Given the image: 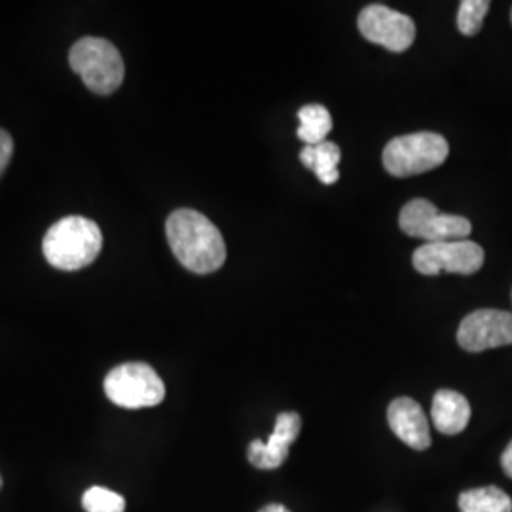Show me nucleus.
Masks as SVG:
<instances>
[{
    "mask_svg": "<svg viewBox=\"0 0 512 512\" xmlns=\"http://www.w3.org/2000/svg\"><path fill=\"white\" fill-rule=\"evenodd\" d=\"M103 387L110 403L128 410L158 406L165 399L164 382L147 363H124L112 368Z\"/></svg>",
    "mask_w": 512,
    "mask_h": 512,
    "instance_id": "5",
    "label": "nucleus"
},
{
    "mask_svg": "<svg viewBox=\"0 0 512 512\" xmlns=\"http://www.w3.org/2000/svg\"><path fill=\"white\" fill-rule=\"evenodd\" d=\"M298 120H300L298 139L304 141L306 147H313L327 141V135L332 129V116L327 107L317 103L306 105L298 110Z\"/></svg>",
    "mask_w": 512,
    "mask_h": 512,
    "instance_id": "14",
    "label": "nucleus"
},
{
    "mask_svg": "<svg viewBox=\"0 0 512 512\" xmlns=\"http://www.w3.org/2000/svg\"><path fill=\"white\" fill-rule=\"evenodd\" d=\"M511 21H512V10H511Z\"/></svg>",
    "mask_w": 512,
    "mask_h": 512,
    "instance_id": "22",
    "label": "nucleus"
},
{
    "mask_svg": "<svg viewBox=\"0 0 512 512\" xmlns=\"http://www.w3.org/2000/svg\"><path fill=\"white\" fill-rule=\"evenodd\" d=\"M461 512H512V499L495 486L467 490L459 495Z\"/></svg>",
    "mask_w": 512,
    "mask_h": 512,
    "instance_id": "15",
    "label": "nucleus"
},
{
    "mask_svg": "<svg viewBox=\"0 0 512 512\" xmlns=\"http://www.w3.org/2000/svg\"><path fill=\"white\" fill-rule=\"evenodd\" d=\"M387 423L391 431L414 450H427L431 446L429 421L420 404L408 397H399L387 408Z\"/></svg>",
    "mask_w": 512,
    "mask_h": 512,
    "instance_id": "11",
    "label": "nucleus"
},
{
    "mask_svg": "<svg viewBox=\"0 0 512 512\" xmlns=\"http://www.w3.org/2000/svg\"><path fill=\"white\" fill-rule=\"evenodd\" d=\"M458 344L471 353L511 346V311L476 310L469 313L459 325Z\"/></svg>",
    "mask_w": 512,
    "mask_h": 512,
    "instance_id": "9",
    "label": "nucleus"
},
{
    "mask_svg": "<svg viewBox=\"0 0 512 512\" xmlns=\"http://www.w3.org/2000/svg\"><path fill=\"white\" fill-rule=\"evenodd\" d=\"M167 243L175 258L194 274H213L226 262L219 228L194 209H177L165 222Z\"/></svg>",
    "mask_w": 512,
    "mask_h": 512,
    "instance_id": "1",
    "label": "nucleus"
},
{
    "mask_svg": "<svg viewBox=\"0 0 512 512\" xmlns=\"http://www.w3.org/2000/svg\"><path fill=\"white\" fill-rule=\"evenodd\" d=\"M0 488H2V476H0Z\"/></svg>",
    "mask_w": 512,
    "mask_h": 512,
    "instance_id": "21",
    "label": "nucleus"
},
{
    "mask_svg": "<svg viewBox=\"0 0 512 512\" xmlns=\"http://www.w3.org/2000/svg\"><path fill=\"white\" fill-rule=\"evenodd\" d=\"M69 63L86 88L97 95H110L124 82V59L105 38L86 37L74 42Z\"/></svg>",
    "mask_w": 512,
    "mask_h": 512,
    "instance_id": "3",
    "label": "nucleus"
},
{
    "mask_svg": "<svg viewBox=\"0 0 512 512\" xmlns=\"http://www.w3.org/2000/svg\"><path fill=\"white\" fill-rule=\"evenodd\" d=\"M103 249L101 228L86 217L57 220L42 239V251L50 266L76 272L90 266Z\"/></svg>",
    "mask_w": 512,
    "mask_h": 512,
    "instance_id": "2",
    "label": "nucleus"
},
{
    "mask_svg": "<svg viewBox=\"0 0 512 512\" xmlns=\"http://www.w3.org/2000/svg\"><path fill=\"white\" fill-rule=\"evenodd\" d=\"M258 512H291L285 505H279V503H272V505H266L264 509H260Z\"/></svg>",
    "mask_w": 512,
    "mask_h": 512,
    "instance_id": "20",
    "label": "nucleus"
},
{
    "mask_svg": "<svg viewBox=\"0 0 512 512\" xmlns=\"http://www.w3.org/2000/svg\"><path fill=\"white\" fill-rule=\"evenodd\" d=\"M12 154H14V139L10 137L8 131L0 129V177L4 175L6 167L10 164Z\"/></svg>",
    "mask_w": 512,
    "mask_h": 512,
    "instance_id": "18",
    "label": "nucleus"
},
{
    "mask_svg": "<svg viewBox=\"0 0 512 512\" xmlns=\"http://www.w3.org/2000/svg\"><path fill=\"white\" fill-rule=\"evenodd\" d=\"M342 152L336 143L323 141L313 147H304L300 152V162L311 169L317 179L323 184L338 183L340 173H338V164H340Z\"/></svg>",
    "mask_w": 512,
    "mask_h": 512,
    "instance_id": "13",
    "label": "nucleus"
},
{
    "mask_svg": "<svg viewBox=\"0 0 512 512\" xmlns=\"http://www.w3.org/2000/svg\"><path fill=\"white\" fill-rule=\"evenodd\" d=\"M302 429V420L296 412H283L275 418L274 433L268 442L253 440L247 448L249 463L260 471H275L287 458L294 440L298 439Z\"/></svg>",
    "mask_w": 512,
    "mask_h": 512,
    "instance_id": "10",
    "label": "nucleus"
},
{
    "mask_svg": "<svg viewBox=\"0 0 512 512\" xmlns=\"http://www.w3.org/2000/svg\"><path fill=\"white\" fill-rule=\"evenodd\" d=\"M412 264L423 275H473L484 266V249L469 239L425 243L416 249Z\"/></svg>",
    "mask_w": 512,
    "mask_h": 512,
    "instance_id": "7",
    "label": "nucleus"
},
{
    "mask_svg": "<svg viewBox=\"0 0 512 512\" xmlns=\"http://www.w3.org/2000/svg\"><path fill=\"white\" fill-rule=\"evenodd\" d=\"M501 467H503L505 475L512 478V440L511 444L507 446V450L503 452V456H501Z\"/></svg>",
    "mask_w": 512,
    "mask_h": 512,
    "instance_id": "19",
    "label": "nucleus"
},
{
    "mask_svg": "<svg viewBox=\"0 0 512 512\" xmlns=\"http://www.w3.org/2000/svg\"><path fill=\"white\" fill-rule=\"evenodd\" d=\"M361 35L393 54L406 52L416 40V23L410 16L384 4H370L357 19Z\"/></svg>",
    "mask_w": 512,
    "mask_h": 512,
    "instance_id": "8",
    "label": "nucleus"
},
{
    "mask_svg": "<svg viewBox=\"0 0 512 512\" xmlns=\"http://www.w3.org/2000/svg\"><path fill=\"white\" fill-rule=\"evenodd\" d=\"M450 154L448 141L433 131L408 133L391 139L384 148L385 171L393 177H412L446 162Z\"/></svg>",
    "mask_w": 512,
    "mask_h": 512,
    "instance_id": "4",
    "label": "nucleus"
},
{
    "mask_svg": "<svg viewBox=\"0 0 512 512\" xmlns=\"http://www.w3.org/2000/svg\"><path fill=\"white\" fill-rule=\"evenodd\" d=\"M399 226L406 236L425 239V243L467 239L473 232L471 220L440 213L433 203L421 198L404 205L399 215Z\"/></svg>",
    "mask_w": 512,
    "mask_h": 512,
    "instance_id": "6",
    "label": "nucleus"
},
{
    "mask_svg": "<svg viewBox=\"0 0 512 512\" xmlns=\"http://www.w3.org/2000/svg\"><path fill=\"white\" fill-rule=\"evenodd\" d=\"M431 418L442 435H459L471 420V404L452 389H439L433 397Z\"/></svg>",
    "mask_w": 512,
    "mask_h": 512,
    "instance_id": "12",
    "label": "nucleus"
},
{
    "mask_svg": "<svg viewBox=\"0 0 512 512\" xmlns=\"http://www.w3.org/2000/svg\"><path fill=\"white\" fill-rule=\"evenodd\" d=\"M488 12H490L488 0H463L459 4L458 12L459 33L465 37L478 35Z\"/></svg>",
    "mask_w": 512,
    "mask_h": 512,
    "instance_id": "16",
    "label": "nucleus"
},
{
    "mask_svg": "<svg viewBox=\"0 0 512 512\" xmlns=\"http://www.w3.org/2000/svg\"><path fill=\"white\" fill-rule=\"evenodd\" d=\"M82 507L86 512H124L126 499L103 486H93L82 495Z\"/></svg>",
    "mask_w": 512,
    "mask_h": 512,
    "instance_id": "17",
    "label": "nucleus"
}]
</instances>
